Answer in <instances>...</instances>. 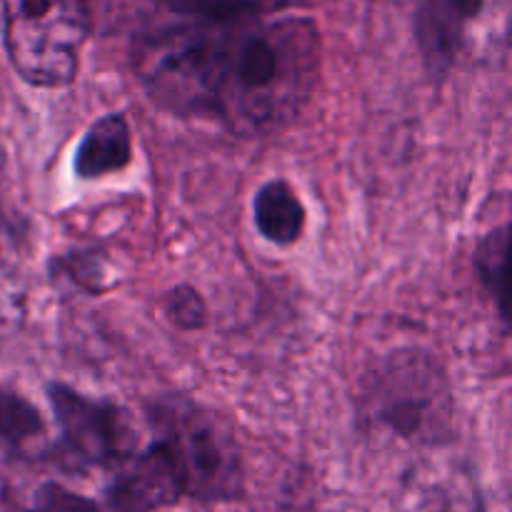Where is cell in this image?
<instances>
[{
	"label": "cell",
	"mask_w": 512,
	"mask_h": 512,
	"mask_svg": "<svg viewBox=\"0 0 512 512\" xmlns=\"http://www.w3.org/2000/svg\"><path fill=\"white\" fill-rule=\"evenodd\" d=\"M318 68V30L305 18L193 20L133 50L135 75L160 108L240 135L288 125L313 95Z\"/></svg>",
	"instance_id": "cell-1"
},
{
	"label": "cell",
	"mask_w": 512,
	"mask_h": 512,
	"mask_svg": "<svg viewBox=\"0 0 512 512\" xmlns=\"http://www.w3.org/2000/svg\"><path fill=\"white\" fill-rule=\"evenodd\" d=\"M158 443L178 473L183 495L218 503L243 490V463L233 430L220 415L188 398H165L150 408Z\"/></svg>",
	"instance_id": "cell-2"
},
{
	"label": "cell",
	"mask_w": 512,
	"mask_h": 512,
	"mask_svg": "<svg viewBox=\"0 0 512 512\" xmlns=\"http://www.w3.org/2000/svg\"><path fill=\"white\" fill-rule=\"evenodd\" d=\"M363 403L375 428L408 443L435 445L450 435L453 390L435 358L420 350L390 355L370 375Z\"/></svg>",
	"instance_id": "cell-3"
},
{
	"label": "cell",
	"mask_w": 512,
	"mask_h": 512,
	"mask_svg": "<svg viewBox=\"0 0 512 512\" xmlns=\"http://www.w3.org/2000/svg\"><path fill=\"white\" fill-rule=\"evenodd\" d=\"M88 33V0H5L10 65L35 88L73 83Z\"/></svg>",
	"instance_id": "cell-4"
},
{
	"label": "cell",
	"mask_w": 512,
	"mask_h": 512,
	"mask_svg": "<svg viewBox=\"0 0 512 512\" xmlns=\"http://www.w3.org/2000/svg\"><path fill=\"white\" fill-rule=\"evenodd\" d=\"M63 443L78 463L93 468H118L133 458L135 433L128 415L108 400L85 398L63 383L48 385Z\"/></svg>",
	"instance_id": "cell-5"
},
{
	"label": "cell",
	"mask_w": 512,
	"mask_h": 512,
	"mask_svg": "<svg viewBox=\"0 0 512 512\" xmlns=\"http://www.w3.org/2000/svg\"><path fill=\"white\" fill-rule=\"evenodd\" d=\"M485 503L470 465L423 460L400 480L393 512H483Z\"/></svg>",
	"instance_id": "cell-6"
},
{
	"label": "cell",
	"mask_w": 512,
	"mask_h": 512,
	"mask_svg": "<svg viewBox=\"0 0 512 512\" xmlns=\"http://www.w3.org/2000/svg\"><path fill=\"white\" fill-rule=\"evenodd\" d=\"M483 10L485 0H418L415 38L433 78L450 73Z\"/></svg>",
	"instance_id": "cell-7"
},
{
	"label": "cell",
	"mask_w": 512,
	"mask_h": 512,
	"mask_svg": "<svg viewBox=\"0 0 512 512\" xmlns=\"http://www.w3.org/2000/svg\"><path fill=\"white\" fill-rule=\"evenodd\" d=\"M133 160V133L123 113L100 115L80 138L73 170L80 180H98L125 170Z\"/></svg>",
	"instance_id": "cell-8"
},
{
	"label": "cell",
	"mask_w": 512,
	"mask_h": 512,
	"mask_svg": "<svg viewBox=\"0 0 512 512\" xmlns=\"http://www.w3.org/2000/svg\"><path fill=\"white\" fill-rule=\"evenodd\" d=\"M253 223L268 243L288 248L303 235L305 208L285 180H268L253 198Z\"/></svg>",
	"instance_id": "cell-9"
},
{
	"label": "cell",
	"mask_w": 512,
	"mask_h": 512,
	"mask_svg": "<svg viewBox=\"0 0 512 512\" xmlns=\"http://www.w3.org/2000/svg\"><path fill=\"white\" fill-rule=\"evenodd\" d=\"M290 3L293 0H168L173 13L188 20H203V23L273 18L288 10Z\"/></svg>",
	"instance_id": "cell-10"
},
{
	"label": "cell",
	"mask_w": 512,
	"mask_h": 512,
	"mask_svg": "<svg viewBox=\"0 0 512 512\" xmlns=\"http://www.w3.org/2000/svg\"><path fill=\"white\" fill-rule=\"evenodd\" d=\"M510 253V235L508 225H500L498 230L485 235L475 250V268H478L480 280L485 290L498 305V315L508 325V305H505V268H508Z\"/></svg>",
	"instance_id": "cell-11"
},
{
	"label": "cell",
	"mask_w": 512,
	"mask_h": 512,
	"mask_svg": "<svg viewBox=\"0 0 512 512\" xmlns=\"http://www.w3.org/2000/svg\"><path fill=\"white\" fill-rule=\"evenodd\" d=\"M45 433L38 408L18 393L0 388V443L8 448H25Z\"/></svg>",
	"instance_id": "cell-12"
},
{
	"label": "cell",
	"mask_w": 512,
	"mask_h": 512,
	"mask_svg": "<svg viewBox=\"0 0 512 512\" xmlns=\"http://www.w3.org/2000/svg\"><path fill=\"white\" fill-rule=\"evenodd\" d=\"M165 313L175 328L200 330L208 320V305L193 285H178L165 298Z\"/></svg>",
	"instance_id": "cell-13"
},
{
	"label": "cell",
	"mask_w": 512,
	"mask_h": 512,
	"mask_svg": "<svg viewBox=\"0 0 512 512\" xmlns=\"http://www.w3.org/2000/svg\"><path fill=\"white\" fill-rule=\"evenodd\" d=\"M28 512H98V508L88 498L70 493L60 485H45L38 495V505Z\"/></svg>",
	"instance_id": "cell-14"
},
{
	"label": "cell",
	"mask_w": 512,
	"mask_h": 512,
	"mask_svg": "<svg viewBox=\"0 0 512 512\" xmlns=\"http://www.w3.org/2000/svg\"><path fill=\"white\" fill-rule=\"evenodd\" d=\"M483 512H488V510H483Z\"/></svg>",
	"instance_id": "cell-15"
}]
</instances>
